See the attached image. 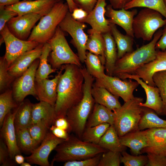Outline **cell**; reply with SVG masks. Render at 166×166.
<instances>
[{"instance_id":"33","label":"cell","mask_w":166,"mask_h":166,"mask_svg":"<svg viewBox=\"0 0 166 166\" xmlns=\"http://www.w3.org/2000/svg\"><path fill=\"white\" fill-rule=\"evenodd\" d=\"M138 127L140 130L154 128H166V120L159 117L152 109L143 107V113Z\"/></svg>"},{"instance_id":"55","label":"cell","mask_w":166,"mask_h":166,"mask_svg":"<svg viewBox=\"0 0 166 166\" xmlns=\"http://www.w3.org/2000/svg\"><path fill=\"white\" fill-rule=\"evenodd\" d=\"M20 0H0V6H7L15 4Z\"/></svg>"},{"instance_id":"11","label":"cell","mask_w":166,"mask_h":166,"mask_svg":"<svg viewBox=\"0 0 166 166\" xmlns=\"http://www.w3.org/2000/svg\"><path fill=\"white\" fill-rule=\"evenodd\" d=\"M40 62L39 58L35 60L21 75L16 78L12 84L13 98L18 103L22 102L27 96L36 98L35 88V74Z\"/></svg>"},{"instance_id":"7","label":"cell","mask_w":166,"mask_h":166,"mask_svg":"<svg viewBox=\"0 0 166 166\" xmlns=\"http://www.w3.org/2000/svg\"><path fill=\"white\" fill-rule=\"evenodd\" d=\"M47 42L51 49L48 61L53 68L58 69L62 65L68 64L82 67L78 56L70 48L63 31L59 26L53 35Z\"/></svg>"},{"instance_id":"26","label":"cell","mask_w":166,"mask_h":166,"mask_svg":"<svg viewBox=\"0 0 166 166\" xmlns=\"http://www.w3.org/2000/svg\"><path fill=\"white\" fill-rule=\"evenodd\" d=\"M91 93L95 103L113 111L121 106L118 100L119 97L113 94L105 88L97 86L93 83Z\"/></svg>"},{"instance_id":"42","label":"cell","mask_w":166,"mask_h":166,"mask_svg":"<svg viewBox=\"0 0 166 166\" xmlns=\"http://www.w3.org/2000/svg\"><path fill=\"white\" fill-rule=\"evenodd\" d=\"M153 80L159 91L163 104V115L166 116V70L157 72L153 76Z\"/></svg>"},{"instance_id":"10","label":"cell","mask_w":166,"mask_h":166,"mask_svg":"<svg viewBox=\"0 0 166 166\" xmlns=\"http://www.w3.org/2000/svg\"><path fill=\"white\" fill-rule=\"evenodd\" d=\"M95 80L94 85L105 88L113 94L121 97L124 102L134 97L133 92L139 85L136 81H132L131 79L123 80L106 74L101 78Z\"/></svg>"},{"instance_id":"45","label":"cell","mask_w":166,"mask_h":166,"mask_svg":"<svg viewBox=\"0 0 166 166\" xmlns=\"http://www.w3.org/2000/svg\"><path fill=\"white\" fill-rule=\"evenodd\" d=\"M102 153L93 157L78 160L69 161L65 162L64 166H98Z\"/></svg>"},{"instance_id":"37","label":"cell","mask_w":166,"mask_h":166,"mask_svg":"<svg viewBox=\"0 0 166 166\" xmlns=\"http://www.w3.org/2000/svg\"><path fill=\"white\" fill-rule=\"evenodd\" d=\"M89 73L95 78H100L105 74V65L99 57L89 51H86V57L84 62Z\"/></svg>"},{"instance_id":"19","label":"cell","mask_w":166,"mask_h":166,"mask_svg":"<svg viewBox=\"0 0 166 166\" xmlns=\"http://www.w3.org/2000/svg\"><path fill=\"white\" fill-rule=\"evenodd\" d=\"M137 14L136 9L131 11L124 8L118 10L114 9L110 4L106 7L105 15L109 18L110 23L117 25L121 27L126 34L134 38L132 23L134 16Z\"/></svg>"},{"instance_id":"18","label":"cell","mask_w":166,"mask_h":166,"mask_svg":"<svg viewBox=\"0 0 166 166\" xmlns=\"http://www.w3.org/2000/svg\"><path fill=\"white\" fill-rule=\"evenodd\" d=\"M56 2L55 0H23L15 4L5 7L15 11L18 13V15L33 13L42 17L50 11Z\"/></svg>"},{"instance_id":"27","label":"cell","mask_w":166,"mask_h":166,"mask_svg":"<svg viewBox=\"0 0 166 166\" xmlns=\"http://www.w3.org/2000/svg\"><path fill=\"white\" fill-rule=\"evenodd\" d=\"M103 123H108L110 125H113V112L104 106L95 103L88 119L86 128Z\"/></svg>"},{"instance_id":"8","label":"cell","mask_w":166,"mask_h":166,"mask_svg":"<svg viewBox=\"0 0 166 166\" xmlns=\"http://www.w3.org/2000/svg\"><path fill=\"white\" fill-rule=\"evenodd\" d=\"M159 12L147 8L142 9L133 19L132 29L134 37L144 41H150L156 32L166 24Z\"/></svg>"},{"instance_id":"57","label":"cell","mask_w":166,"mask_h":166,"mask_svg":"<svg viewBox=\"0 0 166 166\" xmlns=\"http://www.w3.org/2000/svg\"><path fill=\"white\" fill-rule=\"evenodd\" d=\"M25 160V158L21 154L16 155L14 157V160L15 163L20 165L24 162Z\"/></svg>"},{"instance_id":"61","label":"cell","mask_w":166,"mask_h":166,"mask_svg":"<svg viewBox=\"0 0 166 166\" xmlns=\"http://www.w3.org/2000/svg\"><path fill=\"white\" fill-rule=\"evenodd\" d=\"M165 156L166 157V154H165Z\"/></svg>"},{"instance_id":"58","label":"cell","mask_w":166,"mask_h":166,"mask_svg":"<svg viewBox=\"0 0 166 166\" xmlns=\"http://www.w3.org/2000/svg\"><path fill=\"white\" fill-rule=\"evenodd\" d=\"M21 166H30L31 164L28 162H24L21 164Z\"/></svg>"},{"instance_id":"41","label":"cell","mask_w":166,"mask_h":166,"mask_svg":"<svg viewBox=\"0 0 166 166\" xmlns=\"http://www.w3.org/2000/svg\"><path fill=\"white\" fill-rule=\"evenodd\" d=\"M9 66L4 55L0 58V91L2 93L9 89L15 78L8 71Z\"/></svg>"},{"instance_id":"46","label":"cell","mask_w":166,"mask_h":166,"mask_svg":"<svg viewBox=\"0 0 166 166\" xmlns=\"http://www.w3.org/2000/svg\"><path fill=\"white\" fill-rule=\"evenodd\" d=\"M10 156L8 147L3 139L0 140V164L2 166H13L15 162Z\"/></svg>"},{"instance_id":"48","label":"cell","mask_w":166,"mask_h":166,"mask_svg":"<svg viewBox=\"0 0 166 166\" xmlns=\"http://www.w3.org/2000/svg\"><path fill=\"white\" fill-rule=\"evenodd\" d=\"M148 162L145 166H166V157L152 153H147Z\"/></svg>"},{"instance_id":"31","label":"cell","mask_w":166,"mask_h":166,"mask_svg":"<svg viewBox=\"0 0 166 166\" xmlns=\"http://www.w3.org/2000/svg\"><path fill=\"white\" fill-rule=\"evenodd\" d=\"M88 33L89 35L86 45V50L98 56L105 65V44L102 34L96 32Z\"/></svg>"},{"instance_id":"15","label":"cell","mask_w":166,"mask_h":166,"mask_svg":"<svg viewBox=\"0 0 166 166\" xmlns=\"http://www.w3.org/2000/svg\"><path fill=\"white\" fill-rule=\"evenodd\" d=\"M106 0H98L92 10L83 19L79 21L89 24L91 29L88 32H96L102 34L111 32L110 22L105 17Z\"/></svg>"},{"instance_id":"43","label":"cell","mask_w":166,"mask_h":166,"mask_svg":"<svg viewBox=\"0 0 166 166\" xmlns=\"http://www.w3.org/2000/svg\"><path fill=\"white\" fill-rule=\"evenodd\" d=\"M121 161L124 166H145L148 162L147 155H131L124 151L121 153Z\"/></svg>"},{"instance_id":"22","label":"cell","mask_w":166,"mask_h":166,"mask_svg":"<svg viewBox=\"0 0 166 166\" xmlns=\"http://www.w3.org/2000/svg\"><path fill=\"white\" fill-rule=\"evenodd\" d=\"M43 44L24 53L17 58L9 67L10 74L15 79L21 75L36 59L39 58L42 53Z\"/></svg>"},{"instance_id":"20","label":"cell","mask_w":166,"mask_h":166,"mask_svg":"<svg viewBox=\"0 0 166 166\" xmlns=\"http://www.w3.org/2000/svg\"><path fill=\"white\" fill-rule=\"evenodd\" d=\"M127 78L136 81L144 90L146 96V101L144 103H140V105L152 109L158 115H163V104L158 88L148 85L135 74L125 75L121 79Z\"/></svg>"},{"instance_id":"2","label":"cell","mask_w":166,"mask_h":166,"mask_svg":"<svg viewBox=\"0 0 166 166\" xmlns=\"http://www.w3.org/2000/svg\"><path fill=\"white\" fill-rule=\"evenodd\" d=\"M81 71L84 77L83 97L77 104L68 110L66 115L69 124L70 131L81 139L95 103L91 93L95 78L89 73L86 68H82Z\"/></svg>"},{"instance_id":"16","label":"cell","mask_w":166,"mask_h":166,"mask_svg":"<svg viewBox=\"0 0 166 166\" xmlns=\"http://www.w3.org/2000/svg\"><path fill=\"white\" fill-rule=\"evenodd\" d=\"M64 68L62 65L60 70L53 79L35 81L36 98L40 101L46 102L54 106L57 98V88Z\"/></svg>"},{"instance_id":"52","label":"cell","mask_w":166,"mask_h":166,"mask_svg":"<svg viewBox=\"0 0 166 166\" xmlns=\"http://www.w3.org/2000/svg\"><path fill=\"white\" fill-rule=\"evenodd\" d=\"M72 18L75 20L80 21L85 18L88 13L82 9L77 8L71 13Z\"/></svg>"},{"instance_id":"25","label":"cell","mask_w":166,"mask_h":166,"mask_svg":"<svg viewBox=\"0 0 166 166\" xmlns=\"http://www.w3.org/2000/svg\"><path fill=\"white\" fill-rule=\"evenodd\" d=\"M31 114V124L43 121L50 128L57 118L54 106L43 101L33 104Z\"/></svg>"},{"instance_id":"24","label":"cell","mask_w":166,"mask_h":166,"mask_svg":"<svg viewBox=\"0 0 166 166\" xmlns=\"http://www.w3.org/2000/svg\"><path fill=\"white\" fill-rule=\"evenodd\" d=\"M119 139L121 143L129 148L134 155L141 154V150L148 146L146 130L131 132L119 137Z\"/></svg>"},{"instance_id":"21","label":"cell","mask_w":166,"mask_h":166,"mask_svg":"<svg viewBox=\"0 0 166 166\" xmlns=\"http://www.w3.org/2000/svg\"><path fill=\"white\" fill-rule=\"evenodd\" d=\"M155 59L138 69L135 75L148 85L156 86L152 77L156 72L166 70V49L164 50L157 49Z\"/></svg>"},{"instance_id":"36","label":"cell","mask_w":166,"mask_h":166,"mask_svg":"<svg viewBox=\"0 0 166 166\" xmlns=\"http://www.w3.org/2000/svg\"><path fill=\"white\" fill-rule=\"evenodd\" d=\"M144 7L159 12L166 19V7L164 0H132L124 8L126 10L135 7Z\"/></svg>"},{"instance_id":"59","label":"cell","mask_w":166,"mask_h":166,"mask_svg":"<svg viewBox=\"0 0 166 166\" xmlns=\"http://www.w3.org/2000/svg\"><path fill=\"white\" fill-rule=\"evenodd\" d=\"M27 0V1H32V0ZM57 2H58L59 1H60L62 0H55Z\"/></svg>"},{"instance_id":"44","label":"cell","mask_w":166,"mask_h":166,"mask_svg":"<svg viewBox=\"0 0 166 166\" xmlns=\"http://www.w3.org/2000/svg\"><path fill=\"white\" fill-rule=\"evenodd\" d=\"M121 152L107 151L102 153L98 166H119Z\"/></svg>"},{"instance_id":"32","label":"cell","mask_w":166,"mask_h":166,"mask_svg":"<svg viewBox=\"0 0 166 166\" xmlns=\"http://www.w3.org/2000/svg\"><path fill=\"white\" fill-rule=\"evenodd\" d=\"M32 104L28 99L19 103L14 120L15 128H28L31 124Z\"/></svg>"},{"instance_id":"12","label":"cell","mask_w":166,"mask_h":166,"mask_svg":"<svg viewBox=\"0 0 166 166\" xmlns=\"http://www.w3.org/2000/svg\"><path fill=\"white\" fill-rule=\"evenodd\" d=\"M0 33L5 44L4 55L9 67L20 56L35 48L39 44L34 41L18 38L10 32L6 24L0 31Z\"/></svg>"},{"instance_id":"30","label":"cell","mask_w":166,"mask_h":166,"mask_svg":"<svg viewBox=\"0 0 166 166\" xmlns=\"http://www.w3.org/2000/svg\"><path fill=\"white\" fill-rule=\"evenodd\" d=\"M98 144L107 151L121 153L126 149L121 143L113 125H110L101 137Z\"/></svg>"},{"instance_id":"14","label":"cell","mask_w":166,"mask_h":166,"mask_svg":"<svg viewBox=\"0 0 166 166\" xmlns=\"http://www.w3.org/2000/svg\"><path fill=\"white\" fill-rule=\"evenodd\" d=\"M39 15L33 13L18 15L10 19L6 23L8 29L15 37L26 40L36 23L41 18Z\"/></svg>"},{"instance_id":"9","label":"cell","mask_w":166,"mask_h":166,"mask_svg":"<svg viewBox=\"0 0 166 166\" xmlns=\"http://www.w3.org/2000/svg\"><path fill=\"white\" fill-rule=\"evenodd\" d=\"M59 26L63 31L71 36V43L76 49L77 56L81 63H84L86 57V45L89 36L84 32L86 25L74 19L69 11Z\"/></svg>"},{"instance_id":"29","label":"cell","mask_w":166,"mask_h":166,"mask_svg":"<svg viewBox=\"0 0 166 166\" xmlns=\"http://www.w3.org/2000/svg\"><path fill=\"white\" fill-rule=\"evenodd\" d=\"M111 32L116 42L117 49V59L126 53L133 51V38L121 34L115 24L110 23Z\"/></svg>"},{"instance_id":"40","label":"cell","mask_w":166,"mask_h":166,"mask_svg":"<svg viewBox=\"0 0 166 166\" xmlns=\"http://www.w3.org/2000/svg\"><path fill=\"white\" fill-rule=\"evenodd\" d=\"M50 127L43 121L31 124L28 128L32 138L38 146L43 140Z\"/></svg>"},{"instance_id":"50","label":"cell","mask_w":166,"mask_h":166,"mask_svg":"<svg viewBox=\"0 0 166 166\" xmlns=\"http://www.w3.org/2000/svg\"><path fill=\"white\" fill-rule=\"evenodd\" d=\"M50 131L57 137L66 140L69 136V132L66 131L59 128L54 124L52 125L49 128Z\"/></svg>"},{"instance_id":"60","label":"cell","mask_w":166,"mask_h":166,"mask_svg":"<svg viewBox=\"0 0 166 166\" xmlns=\"http://www.w3.org/2000/svg\"><path fill=\"white\" fill-rule=\"evenodd\" d=\"M164 4L166 7V0H164Z\"/></svg>"},{"instance_id":"34","label":"cell","mask_w":166,"mask_h":166,"mask_svg":"<svg viewBox=\"0 0 166 166\" xmlns=\"http://www.w3.org/2000/svg\"><path fill=\"white\" fill-rule=\"evenodd\" d=\"M51 51L50 46L47 42L44 44L42 53L39 58V65L36 72L35 81L48 78L50 74L55 72L58 70L53 68L48 63V58Z\"/></svg>"},{"instance_id":"1","label":"cell","mask_w":166,"mask_h":166,"mask_svg":"<svg viewBox=\"0 0 166 166\" xmlns=\"http://www.w3.org/2000/svg\"><path fill=\"white\" fill-rule=\"evenodd\" d=\"M63 66L64 71L57 85L54 106L57 118L66 117L68 110L77 104L83 95L84 77L81 67L71 64Z\"/></svg>"},{"instance_id":"38","label":"cell","mask_w":166,"mask_h":166,"mask_svg":"<svg viewBox=\"0 0 166 166\" xmlns=\"http://www.w3.org/2000/svg\"><path fill=\"white\" fill-rule=\"evenodd\" d=\"M19 103L14 100L12 89H9L0 95V125L1 126L7 114L15 109Z\"/></svg>"},{"instance_id":"5","label":"cell","mask_w":166,"mask_h":166,"mask_svg":"<svg viewBox=\"0 0 166 166\" xmlns=\"http://www.w3.org/2000/svg\"><path fill=\"white\" fill-rule=\"evenodd\" d=\"M69 11L67 2L64 3L62 0L56 2L50 11L41 17L27 40L39 44L46 43L53 35L57 27Z\"/></svg>"},{"instance_id":"28","label":"cell","mask_w":166,"mask_h":166,"mask_svg":"<svg viewBox=\"0 0 166 166\" xmlns=\"http://www.w3.org/2000/svg\"><path fill=\"white\" fill-rule=\"evenodd\" d=\"M102 34L105 44V66L106 74L113 76L115 65L117 60L116 44L111 32Z\"/></svg>"},{"instance_id":"54","label":"cell","mask_w":166,"mask_h":166,"mask_svg":"<svg viewBox=\"0 0 166 166\" xmlns=\"http://www.w3.org/2000/svg\"><path fill=\"white\" fill-rule=\"evenodd\" d=\"M115 9H121L132 0H108Z\"/></svg>"},{"instance_id":"35","label":"cell","mask_w":166,"mask_h":166,"mask_svg":"<svg viewBox=\"0 0 166 166\" xmlns=\"http://www.w3.org/2000/svg\"><path fill=\"white\" fill-rule=\"evenodd\" d=\"M17 145L21 152L31 154L38 147L28 128H15Z\"/></svg>"},{"instance_id":"6","label":"cell","mask_w":166,"mask_h":166,"mask_svg":"<svg viewBox=\"0 0 166 166\" xmlns=\"http://www.w3.org/2000/svg\"><path fill=\"white\" fill-rule=\"evenodd\" d=\"M143 101V98L134 97L124 102L120 108L113 111V125L119 137L139 130V124L143 110V107L140 105V103Z\"/></svg>"},{"instance_id":"53","label":"cell","mask_w":166,"mask_h":166,"mask_svg":"<svg viewBox=\"0 0 166 166\" xmlns=\"http://www.w3.org/2000/svg\"><path fill=\"white\" fill-rule=\"evenodd\" d=\"M157 49L164 50L166 49V24L162 30L161 36L158 41L156 45Z\"/></svg>"},{"instance_id":"49","label":"cell","mask_w":166,"mask_h":166,"mask_svg":"<svg viewBox=\"0 0 166 166\" xmlns=\"http://www.w3.org/2000/svg\"><path fill=\"white\" fill-rule=\"evenodd\" d=\"M78 8L86 11L88 14L94 7L98 0H73Z\"/></svg>"},{"instance_id":"17","label":"cell","mask_w":166,"mask_h":166,"mask_svg":"<svg viewBox=\"0 0 166 166\" xmlns=\"http://www.w3.org/2000/svg\"><path fill=\"white\" fill-rule=\"evenodd\" d=\"M18 106L14 109L13 112L10 111L7 114L0 129V138L6 145L10 157L13 160H14L16 155L21 154V152L17 144L14 124L15 116Z\"/></svg>"},{"instance_id":"13","label":"cell","mask_w":166,"mask_h":166,"mask_svg":"<svg viewBox=\"0 0 166 166\" xmlns=\"http://www.w3.org/2000/svg\"><path fill=\"white\" fill-rule=\"evenodd\" d=\"M65 140L58 138L50 131L48 132L40 146L25 157V160L30 164L41 166H49V156L52 151Z\"/></svg>"},{"instance_id":"47","label":"cell","mask_w":166,"mask_h":166,"mask_svg":"<svg viewBox=\"0 0 166 166\" xmlns=\"http://www.w3.org/2000/svg\"><path fill=\"white\" fill-rule=\"evenodd\" d=\"M18 15V13L15 11L0 6V31L10 19Z\"/></svg>"},{"instance_id":"4","label":"cell","mask_w":166,"mask_h":166,"mask_svg":"<svg viewBox=\"0 0 166 166\" xmlns=\"http://www.w3.org/2000/svg\"><path fill=\"white\" fill-rule=\"evenodd\" d=\"M56 154L51 162H65L93 157L107 150L98 144L84 141L77 136L69 135L68 139L59 144L54 150Z\"/></svg>"},{"instance_id":"3","label":"cell","mask_w":166,"mask_h":166,"mask_svg":"<svg viewBox=\"0 0 166 166\" xmlns=\"http://www.w3.org/2000/svg\"><path fill=\"white\" fill-rule=\"evenodd\" d=\"M162 33V30H159L155 33L152 40L148 43L126 53L121 58L117 59L113 76L121 79L125 75L135 74L139 68L154 59L157 52L156 45Z\"/></svg>"},{"instance_id":"23","label":"cell","mask_w":166,"mask_h":166,"mask_svg":"<svg viewBox=\"0 0 166 166\" xmlns=\"http://www.w3.org/2000/svg\"><path fill=\"white\" fill-rule=\"evenodd\" d=\"M148 146L142 153H152L165 156L166 153V128H154L146 130Z\"/></svg>"},{"instance_id":"51","label":"cell","mask_w":166,"mask_h":166,"mask_svg":"<svg viewBox=\"0 0 166 166\" xmlns=\"http://www.w3.org/2000/svg\"><path fill=\"white\" fill-rule=\"evenodd\" d=\"M54 124L59 128L67 131L68 132H70L69 124L66 117L57 118Z\"/></svg>"},{"instance_id":"39","label":"cell","mask_w":166,"mask_h":166,"mask_svg":"<svg viewBox=\"0 0 166 166\" xmlns=\"http://www.w3.org/2000/svg\"><path fill=\"white\" fill-rule=\"evenodd\" d=\"M110 125L108 123H103L93 127H86L81 139L85 142L98 144L101 137Z\"/></svg>"},{"instance_id":"56","label":"cell","mask_w":166,"mask_h":166,"mask_svg":"<svg viewBox=\"0 0 166 166\" xmlns=\"http://www.w3.org/2000/svg\"><path fill=\"white\" fill-rule=\"evenodd\" d=\"M66 1L69 6V11L71 13H72L75 9L78 8L73 0H66Z\"/></svg>"}]
</instances>
